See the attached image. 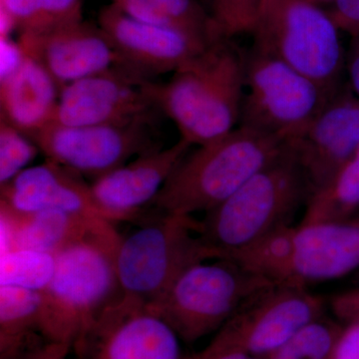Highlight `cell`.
<instances>
[{
	"instance_id": "7c38bea8",
	"label": "cell",
	"mask_w": 359,
	"mask_h": 359,
	"mask_svg": "<svg viewBox=\"0 0 359 359\" xmlns=\"http://www.w3.org/2000/svg\"><path fill=\"white\" fill-rule=\"evenodd\" d=\"M152 81L124 65L82 78L60 90L52 123L91 126L127 121L159 109L151 94Z\"/></svg>"
},
{
	"instance_id": "44dd1931",
	"label": "cell",
	"mask_w": 359,
	"mask_h": 359,
	"mask_svg": "<svg viewBox=\"0 0 359 359\" xmlns=\"http://www.w3.org/2000/svg\"><path fill=\"white\" fill-rule=\"evenodd\" d=\"M136 18L162 27L190 33L212 42L219 36L210 11L200 0H110Z\"/></svg>"
},
{
	"instance_id": "9c48e42d",
	"label": "cell",
	"mask_w": 359,
	"mask_h": 359,
	"mask_svg": "<svg viewBox=\"0 0 359 359\" xmlns=\"http://www.w3.org/2000/svg\"><path fill=\"white\" fill-rule=\"evenodd\" d=\"M159 109L127 121L71 127L51 123L32 137L46 160L94 180L162 145L156 137Z\"/></svg>"
},
{
	"instance_id": "83f0119b",
	"label": "cell",
	"mask_w": 359,
	"mask_h": 359,
	"mask_svg": "<svg viewBox=\"0 0 359 359\" xmlns=\"http://www.w3.org/2000/svg\"><path fill=\"white\" fill-rule=\"evenodd\" d=\"M39 152L32 138L0 119V186L27 169Z\"/></svg>"
},
{
	"instance_id": "603a6c76",
	"label": "cell",
	"mask_w": 359,
	"mask_h": 359,
	"mask_svg": "<svg viewBox=\"0 0 359 359\" xmlns=\"http://www.w3.org/2000/svg\"><path fill=\"white\" fill-rule=\"evenodd\" d=\"M0 4L18 34L47 32L83 20V0H0Z\"/></svg>"
},
{
	"instance_id": "8d00e7d4",
	"label": "cell",
	"mask_w": 359,
	"mask_h": 359,
	"mask_svg": "<svg viewBox=\"0 0 359 359\" xmlns=\"http://www.w3.org/2000/svg\"><path fill=\"white\" fill-rule=\"evenodd\" d=\"M308 1L311 2V4H318V6H330L334 0H308Z\"/></svg>"
},
{
	"instance_id": "277c9868",
	"label": "cell",
	"mask_w": 359,
	"mask_h": 359,
	"mask_svg": "<svg viewBox=\"0 0 359 359\" xmlns=\"http://www.w3.org/2000/svg\"><path fill=\"white\" fill-rule=\"evenodd\" d=\"M120 240L94 236L55 255L53 276L42 292L39 334L44 339L76 351L99 316L120 297L115 269Z\"/></svg>"
},
{
	"instance_id": "ffe728a7",
	"label": "cell",
	"mask_w": 359,
	"mask_h": 359,
	"mask_svg": "<svg viewBox=\"0 0 359 359\" xmlns=\"http://www.w3.org/2000/svg\"><path fill=\"white\" fill-rule=\"evenodd\" d=\"M60 89L32 58L0 82V119L32 138L54 120Z\"/></svg>"
},
{
	"instance_id": "4dcf8cb0",
	"label": "cell",
	"mask_w": 359,
	"mask_h": 359,
	"mask_svg": "<svg viewBox=\"0 0 359 359\" xmlns=\"http://www.w3.org/2000/svg\"><path fill=\"white\" fill-rule=\"evenodd\" d=\"M187 359H256L218 334L204 351Z\"/></svg>"
},
{
	"instance_id": "5bb4252c",
	"label": "cell",
	"mask_w": 359,
	"mask_h": 359,
	"mask_svg": "<svg viewBox=\"0 0 359 359\" xmlns=\"http://www.w3.org/2000/svg\"><path fill=\"white\" fill-rule=\"evenodd\" d=\"M98 25L123 65L150 79L174 72L212 43L190 33L136 20L113 4L99 11Z\"/></svg>"
},
{
	"instance_id": "7a4b0ae2",
	"label": "cell",
	"mask_w": 359,
	"mask_h": 359,
	"mask_svg": "<svg viewBox=\"0 0 359 359\" xmlns=\"http://www.w3.org/2000/svg\"><path fill=\"white\" fill-rule=\"evenodd\" d=\"M287 143L280 137L238 126L223 138L189 152L151 205L161 214H205L275 160Z\"/></svg>"
},
{
	"instance_id": "9a60e30c",
	"label": "cell",
	"mask_w": 359,
	"mask_h": 359,
	"mask_svg": "<svg viewBox=\"0 0 359 359\" xmlns=\"http://www.w3.org/2000/svg\"><path fill=\"white\" fill-rule=\"evenodd\" d=\"M18 44L54 80L66 85L123 65L122 59L99 25L81 20L47 32L21 33Z\"/></svg>"
},
{
	"instance_id": "484cf974",
	"label": "cell",
	"mask_w": 359,
	"mask_h": 359,
	"mask_svg": "<svg viewBox=\"0 0 359 359\" xmlns=\"http://www.w3.org/2000/svg\"><path fill=\"white\" fill-rule=\"evenodd\" d=\"M0 285H16L43 292L55 269V255L16 249L1 254Z\"/></svg>"
},
{
	"instance_id": "2e32d148",
	"label": "cell",
	"mask_w": 359,
	"mask_h": 359,
	"mask_svg": "<svg viewBox=\"0 0 359 359\" xmlns=\"http://www.w3.org/2000/svg\"><path fill=\"white\" fill-rule=\"evenodd\" d=\"M191 147L180 138L171 147L157 148L137 156L92 181V194L103 216L113 224L140 218L143 208L152 204Z\"/></svg>"
},
{
	"instance_id": "ba28073f",
	"label": "cell",
	"mask_w": 359,
	"mask_h": 359,
	"mask_svg": "<svg viewBox=\"0 0 359 359\" xmlns=\"http://www.w3.org/2000/svg\"><path fill=\"white\" fill-rule=\"evenodd\" d=\"M334 93L252 46L245 53V96L238 126L292 140Z\"/></svg>"
},
{
	"instance_id": "f546056e",
	"label": "cell",
	"mask_w": 359,
	"mask_h": 359,
	"mask_svg": "<svg viewBox=\"0 0 359 359\" xmlns=\"http://www.w3.org/2000/svg\"><path fill=\"white\" fill-rule=\"evenodd\" d=\"M327 11L339 30L359 35V0H334Z\"/></svg>"
},
{
	"instance_id": "ac0fdd59",
	"label": "cell",
	"mask_w": 359,
	"mask_h": 359,
	"mask_svg": "<svg viewBox=\"0 0 359 359\" xmlns=\"http://www.w3.org/2000/svg\"><path fill=\"white\" fill-rule=\"evenodd\" d=\"M359 268V218L302 223L295 228L294 283L327 282Z\"/></svg>"
},
{
	"instance_id": "3957f363",
	"label": "cell",
	"mask_w": 359,
	"mask_h": 359,
	"mask_svg": "<svg viewBox=\"0 0 359 359\" xmlns=\"http://www.w3.org/2000/svg\"><path fill=\"white\" fill-rule=\"evenodd\" d=\"M311 192L290 143L237 192L198 221V231L218 259H231L269 231L290 224Z\"/></svg>"
},
{
	"instance_id": "836d02e7",
	"label": "cell",
	"mask_w": 359,
	"mask_h": 359,
	"mask_svg": "<svg viewBox=\"0 0 359 359\" xmlns=\"http://www.w3.org/2000/svg\"><path fill=\"white\" fill-rule=\"evenodd\" d=\"M332 359H359V325H349L339 335Z\"/></svg>"
},
{
	"instance_id": "cb8c5ba5",
	"label": "cell",
	"mask_w": 359,
	"mask_h": 359,
	"mask_svg": "<svg viewBox=\"0 0 359 359\" xmlns=\"http://www.w3.org/2000/svg\"><path fill=\"white\" fill-rule=\"evenodd\" d=\"M359 209V148L332 184L311 196L302 223L351 218Z\"/></svg>"
},
{
	"instance_id": "30bf717a",
	"label": "cell",
	"mask_w": 359,
	"mask_h": 359,
	"mask_svg": "<svg viewBox=\"0 0 359 359\" xmlns=\"http://www.w3.org/2000/svg\"><path fill=\"white\" fill-rule=\"evenodd\" d=\"M180 339L147 304L120 294L76 351L87 359H187Z\"/></svg>"
},
{
	"instance_id": "d6986e66",
	"label": "cell",
	"mask_w": 359,
	"mask_h": 359,
	"mask_svg": "<svg viewBox=\"0 0 359 359\" xmlns=\"http://www.w3.org/2000/svg\"><path fill=\"white\" fill-rule=\"evenodd\" d=\"M1 254L16 249L56 255L94 236L121 237L111 222H95L56 210L14 212L0 205Z\"/></svg>"
},
{
	"instance_id": "74e56055",
	"label": "cell",
	"mask_w": 359,
	"mask_h": 359,
	"mask_svg": "<svg viewBox=\"0 0 359 359\" xmlns=\"http://www.w3.org/2000/svg\"><path fill=\"white\" fill-rule=\"evenodd\" d=\"M200 1L202 2V4L205 6V8L210 11V7H211L212 0H200Z\"/></svg>"
},
{
	"instance_id": "e0dca14e",
	"label": "cell",
	"mask_w": 359,
	"mask_h": 359,
	"mask_svg": "<svg viewBox=\"0 0 359 359\" xmlns=\"http://www.w3.org/2000/svg\"><path fill=\"white\" fill-rule=\"evenodd\" d=\"M0 190V205L14 212L56 210L91 221L110 222L99 210L91 185L83 177L52 161L28 167Z\"/></svg>"
},
{
	"instance_id": "d590c367",
	"label": "cell",
	"mask_w": 359,
	"mask_h": 359,
	"mask_svg": "<svg viewBox=\"0 0 359 359\" xmlns=\"http://www.w3.org/2000/svg\"><path fill=\"white\" fill-rule=\"evenodd\" d=\"M71 348L69 344L45 340L33 359H67Z\"/></svg>"
},
{
	"instance_id": "8fae6325",
	"label": "cell",
	"mask_w": 359,
	"mask_h": 359,
	"mask_svg": "<svg viewBox=\"0 0 359 359\" xmlns=\"http://www.w3.org/2000/svg\"><path fill=\"white\" fill-rule=\"evenodd\" d=\"M323 311V299L306 287L275 285L245 304L219 334L252 355H271Z\"/></svg>"
},
{
	"instance_id": "4fadbf2b",
	"label": "cell",
	"mask_w": 359,
	"mask_h": 359,
	"mask_svg": "<svg viewBox=\"0 0 359 359\" xmlns=\"http://www.w3.org/2000/svg\"><path fill=\"white\" fill-rule=\"evenodd\" d=\"M289 143L308 178L311 197L325 190L359 148L358 97L342 85Z\"/></svg>"
},
{
	"instance_id": "6da1fadb",
	"label": "cell",
	"mask_w": 359,
	"mask_h": 359,
	"mask_svg": "<svg viewBox=\"0 0 359 359\" xmlns=\"http://www.w3.org/2000/svg\"><path fill=\"white\" fill-rule=\"evenodd\" d=\"M151 94L181 139L202 146L237 128L245 96V53L230 39L212 42Z\"/></svg>"
},
{
	"instance_id": "d6a6232c",
	"label": "cell",
	"mask_w": 359,
	"mask_h": 359,
	"mask_svg": "<svg viewBox=\"0 0 359 359\" xmlns=\"http://www.w3.org/2000/svg\"><path fill=\"white\" fill-rule=\"evenodd\" d=\"M332 306L340 318L348 321L349 325H359V289L337 295Z\"/></svg>"
},
{
	"instance_id": "d4e9b609",
	"label": "cell",
	"mask_w": 359,
	"mask_h": 359,
	"mask_svg": "<svg viewBox=\"0 0 359 359\" xmlns=\"http://www.w3.org/2000/svg\"><path fill=\"white\" fill-rule=\"evenodd\" d=\"M42 292L0 285V346L39 334Z\"/></svg>"
},
{
	"instance_id": "8992f818",
	"label": "cell",
	"mask_w": 359,
	"mask_h": 359,
	"mask_svg": "<svg viewBox=\"0 0 359 359\" xmlns=\"http://www.w3.org/2000/svg\"><path fill=\"white\" fill-rule=\"evenodd\" d=\"M252 46L313 80L330 93L342 83L346 55L327 9L308 0H263Z\"/></svg>"
},
{
	"instance_id": "7402d4cb",
	"label": "cell",
	"mask_w": 359,
	"mask_h": 359,
	"mask_svg": "<svg viewBox=\"0 0 359 359\" xmlns=\"http://www.w3.org/2000/svg\"><path fill=\"white\" fill-rule=\"evenodd\" d=\"M294 231L290 224L278 226L229 259L273 285H297L292 276Z\"/></svg>"
},
{
	"instance_id": "5b68a950",
	"label": "cell",
	"mask_w": 359,
	"mask_h": 359,
	"mask_svg": "<svg viewBox=\"0 0 359 359\" xmlns=\"http://www.w3.org/2000/svg\"><path fill=\"white\" fill-rule=\"evenodd\" d=\"M229 259H214L185 269L149 308L194 342L223 327L245 304L275 287Z\"/></svg>"
},
{
	"instance_id": "4316f807",
	"label": "cell",
	"mask_w": 359,
	"mask_h": 359,
	"mask_svg": "<svg viewBox=\"0 0 359 359\" xmlns=\"http://www.w3.org/2000/svg\"><path fill=\"white\" fill-rule=\"evenodd\" d=\"M339 337L334 328L318 320L309 323L280 349L273 359H332Z\"/></svg>"
},
{
	"instance_id": "e575fe53",
	"label": "cell",
	"mask_w": 359,
	"mask_h": 359,
	"mask_svg": "<svg viewBox=\"0 0 359 359\" xmlns=\"http://www.w3.org/2000/svg\"><path fill=\"white\" fill-rule=\"evenodd\" d=\"M347 86L359 98V35L353 37L344 61Z\"/></svg>"
},
{
	"instance_id": "52a82bcc",
	"label": "cell",
	"mask_w": 359,
	"mask_h": 359,
	"mask_svg": "<svg viewBox=\"0 0 359 359\" xmlns=\"http://www.w3.org/2000/svg\"><path fill=\"white\" fill-rule=\"evenodd\" d=\"M121 237L115 269L123 297L150 304L185 269L218 259L202 240L194 217L161 214Z\"/></svg>"
},
{
	"instance_id": "1f68e13d",
	"label": "cell",
	"mask_w": 359,
	"mask_h": 359,
	"mask_svg": "<svg viewBox=\"0 0 359 359\" xmlns=\"http://www.w3.org/2000/svg\"><path fill=\"white\" fill-rule=\"evenodd\" d=\"M40 334L28 335L25 339L14 340L0 346V359H33L35 353L45 341Z\"/></svg>"
},
{
	"instance_id": "f1b7e54d",
	"label": "cell",
	"mask_w": 359,
	"mask_h": 359,
	"mask_svg": "<svg viewBox=\"0 0 359 359\" xmlns=\"http://www.w3.org/2000/svg\"><path fill=\"white\" fill-rule=\"evenodd\" d=\"M263 0H212L210 13L219 36L233 39L254 29Z\"/></svg>"
}]
</instances>
